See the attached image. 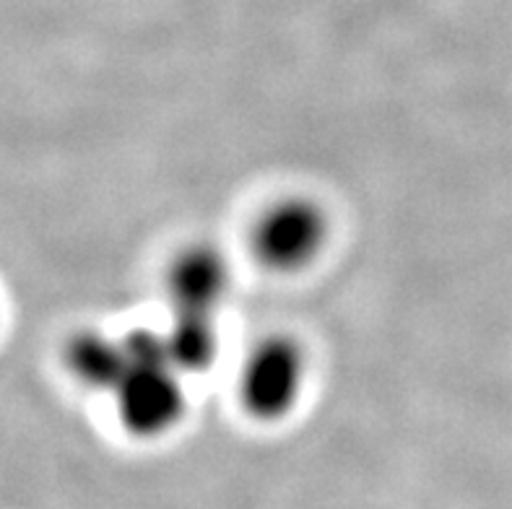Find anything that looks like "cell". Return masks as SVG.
<instances>
[{
	"label": "cell",
	"instance_id": "obj_3",
	"mask_svg": "<svg viewBox=\"0 0 512 509\" xmlns=\"http://www.w3.org/2000/svg\"><path fill=\"white\" fill-rule=\"evenodd\" d=\"M305 372L307 356L294 338H263L242 367V403L260 421L284 419L302 395Z\"/></svg>",
	"mask_w": 512,
	"mask_h": 509
},
{
	"label": "cell",
	"instance_id": "obj_1",
	"mask_svg": "<svg viewBox=\"0 0 512 509\" xmlns=\"http://www.w3.org/2000/svg\"><path fill=\"white\" fill-rule=\"evenodd\" d=\"M123 343L128 369L110 393L117 419L130 437H162L180 424L185 411L180 369L169 359L164 333L133 330Z\"/></svg>",
	"mask_w": 512,
	"mask_h": 509
},
{
	"label": "cell",
	"instance_id": "obj_6",
	"mask_svg": "<svg viewBox=\"0 0 512 509\" xmlns=\"http://www.w3.org/2000/svg\"><path fill=\"white\" fill-rule=\"evenodd\" d=\"M169 359L185 372H203L214 364L219 354V336H216L214 315L198 312H175V320L164 333Z\"/></svg>",
	"mask_w": 512,
	"mask_h": 509
},
{
	"label": "cell",
	"instance_id": "obj_4",
	"mask_svg": "<svg viewBox=\"0 0 512 509\" xmlns=\"http://www.w3.org/2000/svg\"><path fill=\"white\" fill-rule=\"evenodd\" d=\"M229 289V265L216 247L182 250L167 271V291L175 312L214 315Z\"/></svg>",
	"mask_w": 512,
	"mask_h": 509
},
{
	"label": "cell",
	"instance_id": "obj_2",
	"mask_svg": "<svg viewBox=\"0 0 512 509\" xmlns=\"http://www.w3.org/2000/svg\"><path fill=\"white\" fill-rule=\"evenodd\" d=\"M328 234V216L315 200L284 198L255 224V258L276 273H297L320 258Z\"/></svg>",
	"mask_w": 512,
	"mask_h": 509
},
{
	"label": "cell",
	"instance_id": "obj_5",
	"mask_svg": "<svg viewBox=\"0 0 512 509\" xmlns=\"http://www.w3.org/2000/svg\"><path fill=\"white\" fill-rule=\"evenodd\" d=\"M63 361L73 380L97 393H112L128 369L125 343L99 330H81L68 338Z\"/></svg>",
	"mask_w": 512,
	"mask_h": 509
}]
</instances>
